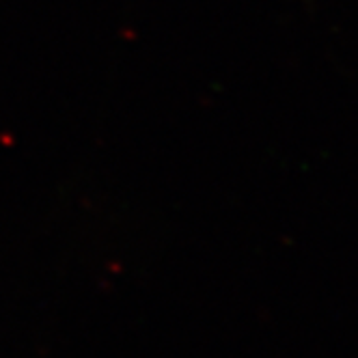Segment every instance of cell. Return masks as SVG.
Masks as SVG:
<instances>
[]
</instances>
